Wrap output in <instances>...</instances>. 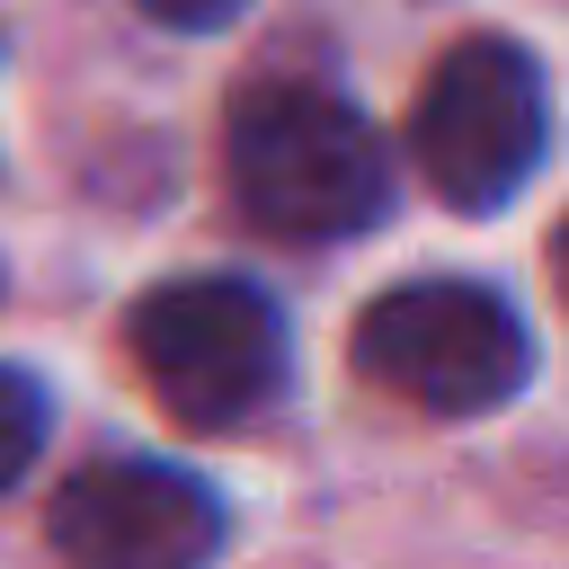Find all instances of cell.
<instances>
[{
	"mask_svg": "<svg viewBox=\"0 0 569 569\" xmlns=\"http://www.w3.org/2000/svg\"><path fill=\"white\" fill-rule=\"evenodd\" d=\"M542 142H551V80L516 36H462L409 107L418 178L453 213L516 204L525 178L542 169Z\"/></svg>",
	"mask_w": 569,
	"mask_h": 569,
	"instance_id": "277c9868",
	"label": "cell"
},
{
	"mask_svg": "<svg viewBox=\"0 0 569 569\" xmlns=\"http://www.w3.org/2000/svg\"><path fill=\"white\" fill-rule=\"evenodd\" d=\"M44 542L71 569H196L222 551V498L178 462H89L53 489Z\"/></svg>",
	"mask_w": 569,
	"mask_h": 569,
	"instance_id": "5b68a950",
	"label": "cell"
},
{
	"mask_svg": "<svg viewBox=\"0 0 569 569\" xmlns=\"http://www.w3.org/2000/svg\"><path fill=\"white\" fill-rule=\"evenodd\" d=\"M124 356H133L142 391L178 427H204V436H231V427L267 418L284 400V373H293L284 311L240 276L151 284L124 311Z\"/></svg>",
	"mask_w": 569,
	"mask_h": 569,
	"instance_id": "7a4b0ae2",
	"label": "cell"
},
{
	"mask_svg": "<svg viewBox=\"0 0 569 569\" xmlns=\"http://www.w3.org/2000/svg\"><path fill=\"white\" fill-rule=\"evenodd\" d=\"M551 276H560V293H569V222H560V240H551Z\"/></svg>",
	"mask_w": 569,
	"mask_h": 569,
	"instance_id": "ba28073f",
	"label": "cell"
},
{
	"mask_svg": "<svg viewBox=\"0 0 569 569\" xmlns=\"http://www.w3.org/2000/svg\"><path fill=\"white\" fill-rule=\"evenodd\" d=\"M36 453H44V391L0 365V498L36 471Z\"/></svg>",
	"mask_w": 569,
	"mask_h": 569,
	"instance_id": "8992f818",
	"label": "cell"
},
{
	"mask_svg": "<svg viewBox=\"0 0 569 569\" xmlns=\"http://www.w3.org/2000/svg\"><path fill=\"white\" fill-rule=\"evenodd\" d=\"M151 27H178V36H213V27H231L240 18V0H133Z\"/></svg>",
	"mask_w": 569,
	"mask_h": 569,
	"instance_id": "52a82bcc",
	"label": "cell"
},
{
	"mask_svg": "<svg viewBox=\"0 0 569 569\" xmlns=\"http://www.w3.org/2000/svg\"><path fill=\"white\" fill-rule=\"evenodd\" d=\"M356 373L427 418H489L533 382V329L498 284L418 276V284H391L382 302H365Z\"/></svg>",
	"mask_w": 569,
	"mask_h": 569,
	"instance_id": "3957f363",
	"label": "cell"
},
{
	"mask_svg": "<svg viewBox=\"0 0 569 569\" xmlns=\"http://www.w3.org/2000/svg\"><path fill=\"white\" fill-rule=\"evenodd\" d=\"M222 178L240 213L276 240H347L373 231L391 204V142L311 80H267L231 107Z\"/></svg>",
	"mask_w": 569,
	"mask_h": 569,
	"instance_id": "6da1fadb",
	"label": "cell"
}]
</instances>
